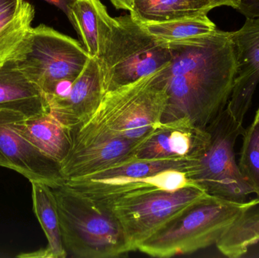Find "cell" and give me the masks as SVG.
<instances>
[{"label": "cell", "instance_id": "20", "mask_svg": "<svg viewBox=\"0 0 259 258\" xmlns=\"http://www.w3.org/2000/svg\"><path fill=\"white\" fill-rule=\"evenodd\" d=\"M34 16V7L25 0L0 12V67L14 59L32 28Z\"/></svg>", "mask_w": 259, "mask_h": 258}, {"label": "cell", "instance_id": "14", "mask_svg": "<svg viewBox=\"0 0 259 258\" xmlns=\"http://www.w3.org/2000/svg\"><path fill=\"white\" fill-rule=\"evenodd\" d=\"M146 139L133 142L120 138H98L73 145L71 152L61 165L62 176L65 181L86 177L133 159Z\"/></svg>", "mask_w": 259, "mask_h": 258}, {"label": "cell", "instance_id": "12", "mask_svg": "<svg viewBox=\"0 0 259 258\" xmlns=\"http://www.w3.org/2000/svg\"><path fill=\"white\" fill-rule=\"evenodd\" d=\"M231 36L237 72L226 108L238 122L243 124L259 83V18H247Z\"/></svg>", "mask_w": 259, "mask_h": 258}, {"label": "cell", "instance_id": "27", "mask_svg": "<svg viewBox=\"0 0 259 258\" xmlns=\"http://www.w3.org/2000/svg\"><path fill=\"white\" fill-rule=\"evenodd\" d=\"M216 7L226 6L237 9L241 0H213Z\"/></svg>", "mask_w": 259, "mask_h": 258}, {"label": "cell", "instance_id": "11", "mask_svg": "<svg viewBox=\"0 0 259 258\" xmlns=\"http://www.w3.org/2000/svg\"><path fill=\"white\" fill-rule=\"evenodd\" d=\"M209 139L205 129L186 118L161 122L137 148L134 158L149 160L197 161Z\"/></svg>", "mask_w": 259, "mask_h": 258}, {"label": "cell", "instance_id": "26", "mask_svg": "<svg viewBox=\"0 0 259 258\" xmlns=\"http://www.w3.org/2000/svg\"><path fill=\"white\" fill-rule=\"evenodd\" d=\"M116 9L132 12L134 0H110Z\"/></svg>", "mask_w": 259, "mask_h": 258}, {"label": "cell", "instance_id": "16", "mask_svg": "<svg viewBox=\"0 0 259 258\" xmlns=\"http://www.w3.org/2000/svg\"><path fill=\"white\" fill-rule=\"evenodd\" d=\"M0 109L36 116L50 112L46 95L18 69L14 59L0 67Z\"/></svg>", "mask_w": 259, "mask_h": 258}, {"label": "cell", "instance_id": "29", "mask_svg": "<svg viewBox=\"0 0 259 258\" xmlns=\"http://www.w3.org/2000/svg\"><path fill=\"white\" fill-rule=\"evenodd\" d=\"M254 121H256V122H259V109L258 112H257L256 115H255V119H254Z\"/></svg>", "mask_w": 259, "mask_h": 258}, {"label": "cell", "instance_id": "1", "mask_svg": "<svg viewBox=\"0 0 259 258\" xmlns=\"http://www.w3.org/2000/svg\"><path fill=\"white\" fill-rule=\"evenodd\" d=\"M232 32L168 42L170 64L160 71L167 104L161 122L186 118L205 129L228 106L237 72Z\"/></svg>", "mask_w": 259, "mask_h": 258}, {"label": "cell", "instance_id": "4", "mask_svg": "<svg viewBox=\"0 0 259 258\" xmlns=\"http://www.w3.org/2000/svg\"><path fill=\"white\" fill-rule=\"evenodd\" d=\"M67 253L80 258L124 257L131 245L113 211L70 187L52 188Z\"/></svg>", "mask_w": 259, "mask_h": 258}, {"label": "cell", "instance_id": "17", "mask_svg": "<svg viewBox=\"0 0 259 258\" xmlns=\"http://www.w3.org/2000/svg\"><path fill=\"white\" fill-rule=\"evenodd\" d=\"M33 212L47 236V248L21 257L65 258L68 255L61 230L56 198L51 187L38 182H32Z\"/></svg>", "mask_w": 259, "mask_h": 258}, {"label": "cell", "instance_id": "25", "mask_svg": "<svg viewBox=\"0 0 259 258\" xmlns=\"http://www.w3.org/2000/svg\"><path fill=\"white\" fill-rule=\"evenodd\" d=\"M44 1L59 8L68 17V19L71 18V0H44Z\"/></svg>", "mask_w": 259, "mask_h": 258}, {"label": "cell", "instance_id": "21", "mask_svg": "<svg viewBox=\"0 0 259 258\" xmlns=\"http://www.w3.org/2000/svg\"><path fill=\"white\" fill-rule=\"evenodd\" d=\"M100 0H71L69 21L80 38V43L91 58H98Z\"/></svg>", "mask_w": 259, "mask_h": 258}, {"label": "cell", "instance_id": "19", "mask_svg": "<svg viewBox=\"0 0 259 258\" xmlns=\"http://www.w3.org/2000/svg\"><path fill=\"white\" fill-rule=\"evenodd\" d=\"M259 242V196L245 202L234 222L215 244L226 257L238 258Z\"/></svg>", "mask_w": 259, "mask_h": 258}, {"label": "cell", "instance_id": "8", "mask_svg": "<svg viewBox=\"0 0 259 258\" xmlns=\"http://www.w3.org/2000/svg\"><path fill=\"white\" fill-rule=\"evenodd\" d=\"M196 185L175 191L159 190L111 206L133 251L142 242L208 196Z\"/></svg>", "mask_w": 259, "mask_h": 258}, {"label": "cell", "instance_id": "23", "mask_svg": "<svg viewBox=\"0 0 259 258\" xmlns=\"http://www.w3.org/2000/svg\"><path fill=\"white\" fill-rule=\"evenodd\" d=\"M239 169L253 193L259 196V122L253 121L245 130Z\"/></svg>", "mask_w": 259, "mask_h": 258}, {"label": "cell", "instance_id": "22", "mask_svg": "<svg viewBox=\"0 0 259 258\" xmlns=\"http://www.w3.org/2000/svg\"><path fill=\"white\" fill-rule=\"evenodd\" d=\"M143 26L152 36L166 42L208 34L217 29L207 15Z\"/></svg>", "mask_w": 259, "mask_h": 258}, {"label": "cell", "instance_id": "15", "mask_svg": "<svg viewBox=\"0 0 259 258\" xmlns=\"http://www.w3.org/2000/svg\"><path fill=\"white\" fill-rule=\"evenodd\" d=\"M12 127L38 149L61 165L71 152L72 132L50 112L27 118L15 112Z\"/></svg>", "mask_w": 259, "mask_h": 258}, {"label": "cell", "instance_id": "28", "mask_svg": "<svg viewBox=\"0 0 259 258\" xmlns=\"http://www.w3.org/2000/svg\"><path fill=\"white\" fill-rule=\"evenodd\" d=\"M23 0H0V12L22 3Z\"/></svg>", "mask_w": 259, "mask_h": 258}, {"label": "cell", "instance_id": "5", "mask_svg": "<svg viewBox=\"0 0 259 258\" xmlns=\"http://www.w3.org/2000/svg\"><path fill=\"white\" fill-rule=\"evenodd\" d=\"M245 202L208 195L142 242L137 251L151 257L167 258L192 254L215 245Z\"/></svg>", "mask_w": 259, "mask_h": 258}, {"label": "cell", "instance_id": "6", "mask_svg": "<svg viewBox=\"0 0 259 258\" xmlns=\"http://www.w3.org/2000/svg\"><path fill=\"white\" fill-rule=\"evenodd\" d=\"M91 59L78 41L39 24L30 29L14 60L18 69L47 98L54 95L59 85L73 83Z\"/></svg>", "mask_w": 259, "mask_h": 258}, {"label": "cell", "instance_id": "9", "mask_svg": "<svg viewBox=\"0 0 259 258\" xmlns=\"http://www.w3.org/2000/svg\"><path fill=\"white\" fill-rule=\"evenodd\" d=\"M65 183L77 192L108 207L155 191H175L196 185L187 173L178 170H167L147 177H78L66 180Z\"/></svg>", "mask_w": 259, "mask_h": 258}, {"label": "cell", "instance_id": "3", "mask_svg": "<svg viewBox=\"0 0 259 258\" xmlns=\"http://www.w3.org/2000/svg\"><path fill=\"white\" fill-rule=\"evenodd\" d=\"M160 71L105 93L91 118L72 131L73 145L98 138L146 139L161 124L167 104Z\"/></svg>", "mask_w": 259, "mask_h": 258}, {"label": "cell", "instance_id": "7", "mask_svg": "<svg viewBox=\"0 0 259 258\" xmlns=\"http://www.w3.org/2000/svg\"><path fill=\"white\" fill-rule=\"evenodd\" d=\"M209 139L203 152L188 174L189 178L208 195L245 202L253 193L236 162L235 145L245 133L226 109L206 127Z\"/></svg>", "mask_w": 259, "mask_h": 258}, {"label": "cell", "instance_id": "24", "mask_svg": "<svg viewBox=\"0 0 259 258\" xmlns=\"http://www.w3.org/2000/svg\"><path fill=\"white\" fill-rule=\"evenodd\" d=\"M237 10L246 18H259V0H241Z\"/></svg>", "mask_w": 259, "mask_h": 258}, {"label": "cell", "instance_id": "18", "mask_svg": "<svg viewBox=\"0 0 259 258\" xmlns=\"http://www.w3.org/2000/svg\"><path fill=\"white\" fill-rule=\"evenodd\" d=\"M213 0H134L131 15L142 24L166 22L208 15Z\"/></svg>", "mask_w": 259, "mask_h": 258}, {"label": "cell", "instance_id": "10", "mask_svg": "<svg viewBox=\"0 0 259 258\" xmlns=\"http://www.w3.org/2000/svg\"><path fill=\"white\" fill-rule=\"evenodd\" d=\"M14 112L0 109V167L16 171L30 183L38 182L51 188L65 183L60 164L14 130Z\"/></svg>", "mask_w": 259, "mask_h": 258}, {"label": "cell", "instance_id": "2", "mask_svg": "<svg viewBox=\"0 0 259 258\" xmlns=\"http://www.w3.org/2000/svg\"><path fill=\"white\" fill-rule=\"evenodd\" d=\"M99 63L104 92L131 84L170 64L168 42L149 33L131 14L109 15L99 2Z\"/></svg>", "mask_w": 259, "mask_h": 258}, {"label": "cell", "instance_id": "13", "mask_svg": "<svg viewBox=\"0 0 259 258\" xmlns=\"http://www.w3.org/2000/svg\"><path fill=\"white\" fill-rule=\"evenodd\" d=\"M104 94L98 59L91 58L65 96L47 100L49 111L61 124L74 131L94 115Z\"/></svg>", "mask_w": 259, "mask_h": 258}]
</instances>
